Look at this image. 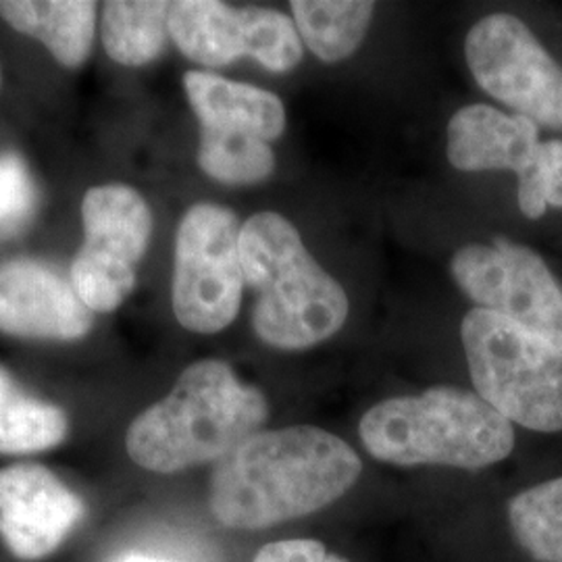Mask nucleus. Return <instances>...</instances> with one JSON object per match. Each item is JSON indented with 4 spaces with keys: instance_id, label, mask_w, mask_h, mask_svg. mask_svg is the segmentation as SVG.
<instances>
[{
    "instance_id": "0eeeda50",
    "label": "nucleus",
    "mask_w": 562,
    "mask_h": 562,
    "mask_svg": "<svg viewBox=\"0 0 562 562\" xmlns=\"http://www.w3.org/2000/svg\"><path fill=\"white\" fill-rule=\"evenodd\" d=\"M83 244L71 262V285L94 313L115 311L136 285L153 215L140 194L127 186H99L81 202Z\"/></svg>"
},
{
    "instance_id": "5701e85b",
    "label": "nucleus",
    "mask_w": 562,
    "mask_h": 562,
    "mask_svg": "<svg viewBox=\"0 0 562 562\" xmlns=\"http://www.w3.org/2000/svg\"><path fill=\"white\" fill-rule=\"evenodd\" d=\"M548 206L562 209V140L542 142L533 165L519 176L522 215L540 220Z\"/></svg>"
},
{
    "instance_id": "f03ea898",
    "label": "nucleus",
    "mask_w": 562,
    "mask_h": 562,
    "mask_svg": "<svg viewBox=\"0 0 562 562\" xmlns=\"http://www.w3.org/2000/svg\"><path fill=\"white\" fill-rule=\"evenodd\" d=\"M267 417L261 390L241 383L227 362L209 359L190 364L162 401L132 422L125 448L142 469L171 475L222 461Z\"/></svg>"
},
{
    "instance_id": "a211bd4d",
    "label": "nucleus",
    "mask_w": 562,
    "mask_h": 562,
    "mask_svg": "<svg viewBox=\"0 0 562 562\" xmlns=\"http://www.w3.org/2000/svg\"><path fill=\"white\" fill-rule=\"evenodd\" d=\"M69 422L57 404L27 394L0 364V454H34L59 446Z\"/></svg>"
},
{
    "instance_id": "a878e982",
    "label": "nucleus",
    "mask_w": 562,
    "mask_h": 562,
    "mask_svg": "<svg viewBox=\"0 0 562 562\" xmlns=\"http://www.w3.org/2000/svg\"><path fill=\"white\" fill-rule=\"evenodd\" d=\"M0 88H2V67H0Z\"/></svg>"
},
{
    "instance_id": "ddd939ff",
    "label": "nucleus",
    "mask_w": 562,
    "mask_h": 562,
    "mask_svg": "<svg viewBox=\"0 0 562 562\" xmlns=\"http://www.w3.org/2000/svg\"><path fill=\"white\" fill-rule=\"evenodd\" d=\"M183 88L201 127L250 134L265 142L278 140L285 130L283 102L262 88L206 71H188Z\"/></svg>"
},
{
    "instance_id": "1a4fd4ad",
    "label": "nucleus",
    "mask_w": 562,
    "mask_h": 562,
    "mask_svg": "<svg viewBox=\"0 0 562 562\" xmlns=\"http://www.w3.org/2000/svg\"><path fill=\"white\" fill-rule=\"evenodd\" d=\"M457 285L480 308L498 313L562 352V288L531 248L496 238L467 244L450 261Z\"/></svg>"
},
{
    "instance_id": "dca6fc26",
    "label": "nucleus",
    "mask_w": 562,
    "mask_h": 562,
    "mask_svg": "<svg viewBox=\"0 0 562 562\" xmlns=\"http://www.w3.org/2000/svg\"><path fill=\"white\" fill-rule=\"evenodd\" d=\"M296 30L311 53L323 63L352 57L375 13L367 0H294L290 2Z\"/></svg>"
},
{
    "instance_id": "39448f33",
    "label": "nucleus",
    "mask_w": 562,
    "mask_h": 562,
    "mask_svg": "<svg viewBox=\"0 0 562 562\" xmlns=\"http://www.w3.org/2000/svg\"><path fill=\"white\" fill-rule=\"evenodd\" d=\"M462 348L475 392L525 429L562 431V352L503 315L471 308Z\"/></svg>"
},
{
    "instance_id": "9d476101",
    "label": "nucleus",
    "mask_w": 562,
    "mask_h": 562,
    "mask_svg": "<svg viewBox=\"0 0 562 562\" xmlns=\"http://www.w3.org/2000/svg\"><path fill=\"white\" fill-rule=\"evenodd\" d=\"M86 504L34 462L0 469V540L20 561L50 557L83 521Z\"/></svg>"
},
{
    "instance_id": "9b49d317",
    "label": "nucleus",
    "mask_w": 562,
    "mask_h": 562,
    "mask_svg": "<svg viewBox=\"0 0 562 562\" xmlns=\"http://www.w3.org/2000/svg\"><path fill=\"white\" fill-rule=\"evenodd\" d=\"M92 311L71 281L32 259L0 262V331L27 340H80Z\"/></svg>"
},
{
    "instance_id": "aec40b11",
    "label": "nucleus",
    "mask_w": 562,
    "mask_h": 562,
    "mask_svg": "<svg viewBox=\"0 0 562 562\" xmlns=\"http://www.w3.org/2000/svg\"><path fill=\"white\" fill-rule=\"evenodd\" d=\"M199 165L209 178L227 186H255L271 178L276 155L257 136L201 127Z\"/></svg>"
},
{
    "instance_id": "4468645a",
    "label": "nucleus",
    "mask_w": 562,
    "mask_h": 562,
    "mask_svg": "<svg viewBox=\"0 0 562 562\" xmlns=\"http://www.w3.org/2000/svg\"><path fill=\"white\" fill-rule=\"evenodd\" d=\"M0 18L41 41L63 67H80L97 34V2L90 0H0Z\"/></svg>"
},
{
    "instance_id": "f3484780",
    "label": "nucleus",
    "mask_w": 562,
    "mask_h": 562,
    "mask_svg": "<svg viewBox=\"0 0 562 562\" xmlns=\"http://www.w3.org/2000/svg\"><path fill=\"white\" fill-rule=\"evenodd\" d=\"M171 2L111 0L102 4L101 36L104 50L115 63L140 67L157 59L169 36Z\"/></svg>"
},
{
    "instance_id": "393cba45",
    "label": "nucleus",
    "mask_w": 562,
    "mask_h": 562,
    "mask_svg": "<svg viewBox=\"0 0 562 562\" xmlns=\"http://www.w3.org/2000/svg\"><path fill=\"white\" fill-rule=\"evenodd\" d=\"M121 562H161V561H150V559H140V557H130V559H125V561Z\"/></svg>"
},
{
    "instance_id": "2eb2a0df",
    "label": "nucleus",
    "mask_w": 562,
    "mask_h": 562,
    "mask_svg": "<svg viewBox=\"0 0 562 562\" xmlns=\"http://www.w3.org/2000/svg\"><path fill=\"white\" fill-rule=\"evenodd\" d=\"M169 36L188 59L206 67L246 57L244 11L217 0L171 2Z\"/></svg>"
},
{
    "instance_id": "4be33fe9",
    "label": "nucleus",
    "mask_w": 562,
    "mask_h": 562,
    "mask_svg": "<svg viewBox=\"0 0 562 562\" xmlns=\"http://www.w3.org/2000/svg\"><path fill=\"white\" fill-rule=\"evenodd\" d=\"M36 183L18 153L0 155V244L21 236L34 220Z\"/></svg>"
},
{
    "instance_id": "7ed1b4c3",
    "label": "nucleus",
    "mask_w": 562,
    "mask_h": 562,
    "mask_svg": "<svg viewBox=\"0 0 562 562\" xmlns=\"http://www.w3.org/2000/svg\"><path fill=\"white\" fill-rule=\"evenodd\" d=\"M244 285L255 292L252 327L267 346L306 350L329 340L348 319L350 302L280 213L262 211L240 229Z\"/></svg>"
},
{
    "instance_id": "412c9836",
    "label": "nucleus",
    "mask_w": 562,
    "mask_h": 562,
    "mask_svg": "<svg viewBox=\"0 0 562 562\" xmlns=\"http://www.w3.org/2000/svg\"><path fill=\"white\" fill-rule=\"evenodd\" d=\"M246 57L273 74H288L302 60V38L294 20L276 9L246 7Z\"/></svg>"
},
{
    "instance_id": "6e6552de",
    "label": "nucleus",
    "mask_w": 562,
    "mask_h": 562,
    "mask_svg": "<svg viewBox=\"0 0 562 562\" xmlns=\"http://www.w3.org/2000/svg\"><path fill=\"white\" fill-rule=\"evenodd\" d=\"M467 65L483 92L527 120L562 130V67L525 21L492 13L464 41Z\"/></svg>"
},
{
    "instance_id": "423d86ee",
    "label": "nucleus",
    "mask_w": 562,
    "mask_h": 562,
    "mask_svg": "<svg viewBox=\"0 0 562 562\" xmlns=\"http://www.w3.org/2000/svg\"><path fill=\"white\" fill-rule=\"evenodd\" d=\"M238 217L220 204H194L176 238L173 313L194 334H217L240 311L244 271Z\"/></svg>"
},
{
    "instance_id": "20e7f679",
    "label": "nucleus",
    "mask_w": 562,
    "mask_h": 562,
    "mask_svg": "<svg viewBox=\"0 0 562 562\" xmlns=\"http://www.w3.org/2000/svg\"><path fill=\"white\" fill-rule=\"evenodd\" d=\"M367 452L396 467H454L477 471L504 461L515 427L477 392L438 385L371 406L359 423Z\"/></svg>"
},
{
    "instance_id": "b1692460",
    "label": "nucleus",
    "mask_w": 562,
    "mask_h": 562,
    "mask_svg": "<svg viewBox=\"0 0 562 562\" xmlns=\"http://www.w3.org/2000/svg\"><path fill=\"white\" fill-rule=\"evenodd\" d=\"M252 562H348L340 554H331L317 540H283L262 546Z\"/></svg>"
},
{
    "instance_id": "f8f14e48",
    "label": "nucleus",
    "mask_w": 562,
    "mask_h": 562,
    "mask_svg": "<svg viewBox=\"0 0 562 562\" xmlns=\"http://www.w3.org/2000/svg\"><path fill=\"white\" fill-rule=\"evenodd\" d=\"M540 144L538 123L490 104H469L448 123L446 153L459 171H515L519 178L536 161Z\"/></svg>"
},
{
    "instance_id": "6ab92c4d",
    "label": "nucleus",
    "mask_w": 562,
    "mask_h": 562,
    "mask_svg": "<svg viewBox=\"0 0 562 562\" xmlns=\"http://www.w3.org/2000/svg\"><path fill=\"white\" fill-rule=\"evenodd\" d=\"M508 522L515 540L533 561L562 562V477L513 496Z\"/></svg>"
},
{
    "instance_id": "f257e3e1",
    "label": "nucleus",
    "mask_w": 562,
    "mask_h": 562,
    "mask_svg": "<svg viewBox=\"0 0 562 562\" xmlns=\"http://www.w3.org/2000/svg\"><path fill=\"white\" fill-rule=\"evenodd\" d=\"M361 471L350 443L322 427L259 431L215 462L209 508L229 529L259 531L340 501Z\"/></svg>"
}]
</instances>
